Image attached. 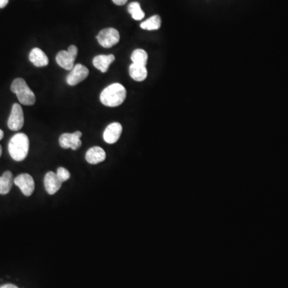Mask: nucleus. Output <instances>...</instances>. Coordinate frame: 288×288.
I'll use <instances>...</instances> for the list:
<instances>
[{"label":"nucleus","instance_id":"20e7f679","mask_svg":"<svg viewBox=\"0 0 288 288\" xmlns=\"http://www.w3.org/2000/svg\"><path fill=\"white\" fill-rule=\"evenodd\" d=\"M120 40L119 31L115 28L103 29L97 35V40L101 46L110 48L118 44Z\"/></svg>","mask_w":288,"mask_h":288},{"label":"nucleus","instance_id":"f3484780","mask_svg":"<svg viewBox=\"0 0 288 288\" xmlns=\"http://www.w3.org/2000/svg\"><path fill=\"white\" fill-rule=\"evenodd\" d=\"M140 27L146 31L159 30L161 27V18L157 15L151 16L148 20H146V21L140 24Z\"/></svg>","mask_w":288,"mask_h":288},{"label":"nucleus","instance_id":"9b49d317","mask_svg":"<svg viewBox=\"0 0 288 288\" xmlns=\"http://www.w3.org/2000/svg\"><path fill=\"white\" fill-rule=\"evenodd\" d=\"M75 59L68 50H60L55 58L57 64L67 71H71L74 68Z\"/></svg>","mask_w":288,"mask_h":288},{"label":"nucleus","instance_id":"f03ea898","mask_svg":"<svg viewBox=\"0 0 288 288\" xmlns=\"http://www.w3.org/2000/svg\"><path fill=\"white\" fill-rule=\"evenodd\" d=\"M29 139L26 134L17 133L11 138L8 144L9 154L15 161L26 159L29 151Z\"/></svg>","mask_w":288,"mask_h":288},{"label":"nucleus","instance_id":"39448f33","mask_svg":"<svg viewBox=\"0 0 288 288\" xmlns=\"http://www.w3.org/2000/svg\"><path fill=\"white\" fill-rule=\"evenodd\" d=\"M24 124V116L22 107L19 103H15L11 108V114L7 121L8 128L11 131H18L22 129Z\"/></svg>","mask_w":288,"mask_h":288},{"label":"nucleus","instance_id":"f257e3e1","mask_svg":"<svg viewBox=\"0 0 288 288\" xmlns=\"http://www.w3.org/2000/svg\"><path fill=\"white\" fill-rule=\"evenodd\" d=\"M127 97V91L120 83H116L108 86L101 92L100 101L109 107H119L124 102Z\"/></svg>","mask_w":288,"mask_h":288},{"label":"nucleus","instance_id":"4468645a","mask_svg":"<svg viewBox=\"0 0 288 288\" xmlns=\"http://www.w3.org/2000/svg\"><path fill=\"white\" fill-rule=\"evenodd\" d=\"M29 60L37 68L45 67L49 63L46 54L41 49L38 48H34L31 50V52L29 54Z\"/></svg>","mask_w":288,"mask_h":288},{"label":"nucleus","instance_id":"5701e85b","mask_svg":"<svg viewBox=\"0 0 288 288\" xmlns=\"http://www.w3.org/2000/svg\"><path fill=\"white\" fill-rule=\"evenodd\" d=\"M9 0H0V8H4L8 3Z\"/></svg>","mask_w":288,"mask_h":288},{"label":"nucleus","instance_id":"1a4fd4ad","mask_svg":"<svg viewBox=\"0 0 288 288\" xmlns=\"http://www.w3.org/2000/svg\"><path fill=\"white\" fill-rule=\"evenodd\" d=\"M122 127L120 122H112L108 125L103 132V140L109 144H116L121 136Z\"/></svg>","mask_w":288,"mask_h":288},{"label":"nucleus","instance_id":"a211bd4d","mask_svg":"<svg viewBox=\"0 0 288 288\" xmlns=\"http://www.w3.org/2000/svg\"><path fill=\"white\" fill-rule=\"evenodd\" d=\"M131 59L133 64L146 66L148 60V55L143 49H136L131 54Z\"/></svg>","mask_w":288,"mask_h":288},{"label":"nucleus","instance_id":"dca6fc26","mask_svg":"<svg viewBox=\"0 0 288 288\" xmlns=\"http://www.w3.org/2000/svg\"><path fill=\"white\" fill-rule=\"evenodd\" d=\"M14 183L13 175L11 171L7 170L0 176V194H8Z\"/></svg>","mask_w":288,"mask_h":288},{"label":"nucleus","instance_id":"393cba45","mask_svg":"<svg viewBox=\"0 0 288 288\" xmlns=\"http://www.w3.org/2000/svg\"><path fill=\"white\" fill-rule=\"evenodd\" d=\"M3 136H4V133H3V131L0 129V140H2V138H3Z\"/></svg>","mask_w":288,"mask_h":288},{"label":"nucleus","instance_id":"f8f14e48","mask_svg":"<svg viewBox=\"0 0 288 288\" xmlns=\"http://www.w3.org/2000/svg\"><path fill=\"white\" fill-rule=\"evenodd\" d=\"M106 152L100 146H93L86 153V160L90 164H98L104 161Z\"/></svg>","mask_w":288,"mask_h":288},{"label":"nucleus","instance_id":"0eeeda50","mask_svg":"<svg viewBox=\"0 0 288 288\" xmlns=\"http://www.w3.org/2000/svg\"><path fill=\"white\" fill-rule=\"evenodd\" d=\"M82 133L80 131H75L74 133H64L59 137V145L62 148H72L76 151L82 145L80 138Z\"/></svg>","mask_w":288,"mask_h":288},{"label":"nucleus","instance_id":"aec40b11","mask_svg":"<svg viewBox=\"0 0 288 288\" xmlns=\"http://www.w3.org/2000/svg\"><path fill=\"white\" fill-rule=\"evenodd\" d=\"M56 175L57 177L59 178V180H60L62 183H64V182L68 181V179H70L71 177L70 172H69L68 170H67V169L64 168H58Z\"/></svg>","mask_w":288,"mask_h":288},{"label":"nucleus","instance_id":"7ed1b4c3","mask_svg":"<svg viewBox=\"0 0 288 288\" xmlns=\"http://www.w3.org/2000/svg\"><path fill=\"white\" fill-rule=\"evenodd\" d=\"M11 90V92L16 95L21 104L25 106H32L35 104L36 100L35 94L26 84V81L22 78H18L12 82Z\"/></svg>","mask_w":288,"mask_h":288},{"label":"nucleus","instance_id":"4be33fe9","mask_svg":"<svg viewBox=\"0 0 288 288\" xmlns=\"http://www.w3.org/2000/svg\"><path fill=\"white\" fill-rule=\"evenodd\" d=\"M112 1H113L115 4L118 5V6H122V5L126 4L128 0H112Z\"/></svg>","mask_w":288,"mask_h":288},{"label":"nucleus","instance_id":"6ab92c4d","mask_svg":"<svg viewBox=\"0 0 288 288\" xmlns=\"http://www.w3.org/2000/svg\"><path fill=\"white\" fill-rule=\"evenodd\" d=\"M129 13L131 14V17L133 18L135 20H141L144 19L145 16L144 11L141 9L140 4L139 2H131L129 4L128 8Z\"/></svg>","mask_w":288,"mask_h":288},{"label":"nucleus","instance_id":"6e6552de","mask_svg":"<svg viewBox=\"0 0 288 288\" xmlns=\"http://www.w3.org/2000/svg\"><path fill=\"white\" fill-rule=\"evenodd\" d=\"M89 70L85 66L82 64H76L74 68L71 70L70 74L67 77V83L68 85L75 86L79 84L82 81L88 76Z\"/></svg>","mask_w":288,"mask_h":288},{"label":"nucleus","instance_id":"423d86ee","mask_svg":"<svg viewBox=\"0 0 288 288\" xmlns=\"http://www.w3.org/2000/svg\"><path fill=\"white\" fill-rule=\"evenodd\" d=\"M14 184L20 188L25 196H31L35 191V181L27 173H23L14 179Z\"/></svg>","mask_w":288,"mask_h":288},{"label":"nucleus","instance_id":"2eb2a0df","mask_svg":"<svg viewBox=\"0 0 288 288\" xmlns=\"http://www.w3.org/2000/svg\"><path fill=\"white\" fill-rule=\"evenodd\" d=\"M129 74L134 80L137 81V82H142V81L145 80L147 77V70H146V66L132 64L129 68Z\"/></svg>","mask_w":288,"mask_h":288},{"label":"nucleus","instance_id":"9d476101","mask_svg":"<svg viewBox=\"0 0 288 288\" xmlns=\"http://www.w3.org/2000/svg\"><path fill=\"white\" fill-rule=\"evenodd\" d=\"M62 183L57 177L56 173L49 171L44 178V187L49 194H54L61 188Z\"/></svg>","mask_w":288,"mask_h":288},{"label":"nucleus","instance_id":"a878e982","mask_svg":"<svg viewBox=\"0 0 288 288\" xmlns=\"http://www.w3.org/2000/svg\"><path fill=\"white\" fill-rule=\"evenodd\" d=\"M1 155H2V146L0 145V157H1Z\"/></svg>","mask_w":288,"mask_h":288},{"label":"nucleus","instance_id":"b1692460","mask_svg":"<svg viewBox=\"0 0 288 288\" xmlns=\"http://www.w3.org/2000/svg\"><path fill=\"white\" fill-rule=\"evenodd\" d=\"M0 288H18L17 287L15 286L13 284H5L3 286L0 287Z\"/></svg>","mask_w":288,"mask_h":288},{"label":"nucleus","instance_id":"ddd939ff","mask_svg":"<svg viewBox=\"0 0 288 288\" xmlns=\"http://www.w3.org/2000/svg\"><path fill=\"white\" fill-rule=\"evenodd\" d=\"M116 60V57L113 55H99L93 59V65L101 72L105 73L109 69L111 64Z\"/></svg>","mask_w":288,"mask_h":288},{"label":"nucleus","instance_id":"412c9836","mask_svg":"<svg viewBox=\"0 0 288 288\" xmlns=\"http://www.w3.org/2000/svg\"><path fill=\"white\" fill-rule=\"evenodd\" d=\"M68 50L72 55H73V56L76 58L77 55H78V48H77L76 46H74V45H71V46L68 47Z\"/></svg>","mask_w":288,"mask_h":288}]
</instances>
